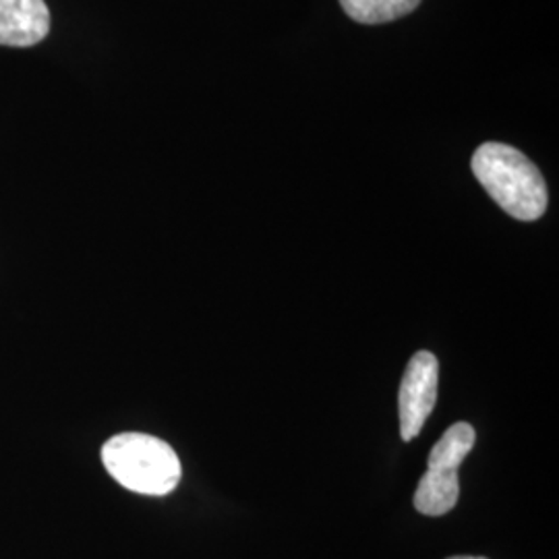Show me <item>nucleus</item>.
Masks as SVG:
<instances>
[{
	"label": "nucleus",
	"instance_id": "nucleus-1",
	"mask_svg": "<svg viewBox=\"0 0 559 559\" xmlns=\"http://www.w3.org/2000/svg\"><path fill=\"white\" fill-rule=\"evenodd\" d=\"M473 173L506 214L539 221L547 210V185L539 168L506 143H483L473 156Z\"/></svg>",
	"mask_w": 559,
	"mask_h": 559
},
{
	"label": "nucleus",
	"instance_id": "nucleus-2",
	"mask_svg": "<svg viewBox=\"0 0 559 559\" xmlns=\"http://www.w3.org/2000/svg\"><path fill=\"white\" fill-rule=\"evenodd\" d=\"M102 462L110 477L141 496H166L180 480L177 452L154 436L119 433L104 443Z\"/></svg>",
	"mask_w": 559,
	"mask_h": 559
},
{
	"label": "nucleus",
	"instance_id": "nucleus-3",
	"mask_svg": "<svg viewBox=\"0 0 559 559\" xmlns=\"http://www.w3.org/2000/svg\"><path fill=\"white\" fill-rule=\"evenodd\" d=\"M475 429L468 423L452 425L431 448L427 473L415 491V508L425 516H443L459 503V466L475 445Z\"/></svg>",
	"mask_w": 559,
	"mask_h": 559
},
{
	"label": "nucleus",
	"instance_id": "nucleus-4",
	"mask_svg": "<svg viewBox=\"0 0 559 559\" xmlns=\"http://www.w3.org/2000/svg\"><path fill=\"white\" fill-rule=\"evenodd\" d=\"M440 365L436 355L419 350L404 371L400 383L399 413L402 440H415L431 417L438 402Z\"/></svg>",
	"mask_w": 559,
	"mask_h": 559
},
{
	"label": "nucleus",
	"instance_id": "nucleus-5",
	"mask_svg": "<svg viewBox=\"0 0 559 559\" xmlns=\"http://www.w3.org/2000/svg\"><path fill=\"white\" fill-rule=\"evenodd\" d=\"M48 32L50 9L44 0H0V46H36Z\"/></svg>",
	"mask_w": 559,
	"mask_h": 559
},
{
	"label": "nucleus",
	"instance_id": "nucleus-6",
	"mask_svg": "<svg viewBox=\"0 0 559 559\" xmlns=\"http://www.w3.org/2000/svg\"><path fill=\"white\" fill-rule=\"evenodd\" d=\"M340 4L350 20L378 25L413 13L420 0H340Z\"/></svg>",
	"mask_w": 559,
	"mask_h": 559
},
{
	"label": "nucleus",
	"instance_id": "nucleus-7",
	"mask_svg": "<svg viewBox=\"0 0 559 559\" xmlns=\"http://www.w3.org/2000/svg\"><path fill=\"white\" fill-rule=\"evenodd\" d=\"M448 559H487V558H473V556H456V558H448Z\"/></svg>",
	"mask_w": 559,
	"mask_h": 559
}]
</instances>
